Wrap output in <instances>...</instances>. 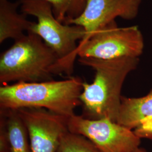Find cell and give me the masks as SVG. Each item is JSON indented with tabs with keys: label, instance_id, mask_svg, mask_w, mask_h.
Returning <instances> with one entry per match:
<instances>
[{
	"label": "cell",
	"instance_id": "obj_4",
	"mask_svg": "<svg viewBox=\"0 0 152 152\" xmlns=\"http://www.w3.org/2000/svg\"><path fill=\"white\" fill-rule=\"evenodd\" d=\"M23 13L37 19L30 32L37 34L55 53L63 73L71 76L78 56V45L86 36L84 28L64 24L55 17L52 7L44 0H19Z\"/></svg>",
	"mask_w": 152,
	"mask_h": 152
},
{
	"label": "cell",
	"instance_id": "obj_13",
	"mask_svg": "<svg viewBox=\"0 0 152 152\" xmlns=\"http://www.w3.org/2000/svg\"><path fill=\"white\" fill-rule=\"evenodd\" d=\"M56 152H101L84 136L67 131L61 136Z\"/></svg>",
	"mask_w": 152,
	"mask_h": 152
},
{
	"label": "cell",
	"instance_id": "obj_6",
	"mask_svg": "<svg viewBox=\"0 0 152 152\" xmlns=\"http://www.w3.org/2000/svg\"><path fill=\"white\" fill-rule=\"evenodd\" d=\"M68 129L87 138L101 152H133L141 143L134 131L109 118L91 120L74 114L68 118Z\"/></svg>",
	"mask_w": 152,
	"mask_h": 152
},
{
	"label": "cell",
	"instance_id": "obj_10",
	"mask_svg": "<svg viewBox=\"0 0 152 152\" xmlns=\"http://www.w3.org/2000/svg\"><path fill=\"white\" fill-rule=\"evenodd\" d=\"M152 120V90L141 98L122 96L116 122L130 129Z\"/></svg>",
	"mask_w": 152,
	"mask_h": 152
},
{
	"label": "cell",
	"instance_id": "obj_2",
	"mask_svg": "<svg viewBox=\"0 0 152 152\" xmlns=\"http://www.w3.org/2000/svg\"><path fill=\"white\" fill-rule=\"evenodd\" d=\"M83 81L79 77L60 81L17 82L0 87V109H46L69 118L81 105Z\"/></svg>",
	"mask_w": 152,
	"mask_h": 152
},
{
	"label": "cell",
	"instance_id": "obj_7",
	"mask_svg": "<svg viewBox=\"0 0 152 152\" xmlns=\"http://www.w3.org/2000/svg\"><path fill=\"white\" fill-rule=\"evenodd\" d=\"M16 110L27 127L32 152H56L61 136L68 131V118L45 109Z\"/></svg>",
	"mask_w": 152,
	"mask_h": 152
},
{
	"label": "cell",
	"instance_id": "obj_11",
	"mask_svg": "<svg viewBox=\"0 0 152 152\" xmlns=\"http://www.w3.org/2000/svg\"><path fill=\"white\" fill-rule=\"evenodd\" d=\"M0 110L5 121L10 152H32L27 127L18 110Z\"/></svg>",
	"mask_w": 152,
	"mask_h": 152
},
{
	"label": "cell",
	"instance_id": "obj_16",
	"mask_svg": "<svg viewBox=\"0 0 152 152\" xmlns=\"http://www.w3.org/2000/svg\"><path fill=\"white\" fill-rule=\"evenodd\" d=\"M133 152H148L147 151L144 149V148H140L139 147L138 148H137L136 149H135L134 151Z\"/></svg>",
	"mask_w": 152,
	"mask_h": 152
},
{
	"label": "cell",
	"instance_id": "obj_5",
	"mask_svg": "<svg viewBox=\"0 0 152 152\" xmlns=\"http://www.w3.org/2000/svg\"><path fill=\"white\" fill-rule=\"evenodd\" d=\"M144 47L143 36L137 26L120 28L114 20L80 41L78 56L103 60L139 58Z\"/></svg>",
	"mask_w": 152,
	"mask_h": 152
},
{
	"label": "cell",
	"instance_id": "obj_3",
	"mask_svg": "<svg viewBox=\"0 0 152 152\" xmlns=\"http://www.w3.org/2000/svg\"><path fill=\"white\" fill-rule=\"evenodd\" d=\"M58 56L37 34L27 33L15 40L0 57V83L53 80L61 75Z\"/></svg>",
	"mask_w": 152,
	"mask_h": 152
},
{
	"label": "cell",
	"instance_id": "obj_1",
	"mask_svg": "<svg viewBox=\"0 0 152 152\" xmlns=\"http://www.w3.org/2000/svg\"><path fill=\"white\" fill-rule=\"evenodd\" d=\"M78 61L95 71L92 83H83L80 96L82 116L91 120L109 118L116 122L122 86L128 75L137 68L139 58L109 60L79 58Z\"/></svg>",
	"mask_w": 152,
	"mask_h": 152
},
{
	"label": "cell",
	"instance_id": "obj_8",
	"mask_svg": "<svg viewBox=\"0 0 152 152\" xmlns=\"http://www.w3.org/2000/svg\"><path fill=\"white\" fill-rule=\"evenodd\" d=\"M142 0H88L81 15L68 25L83 28L86 40L94 33L115 20L117 18L132 20L137 16Z\"/></svg>",
	"mask_w": 152,
	"mask_h": 152
},
{
	"label": "cell",
	"instance_id": "obj_9",
	"mask_svg": "<svg viewBox=\"0 0 152 152\" xmlns=\"http://www.w3.org/2000/svg\"><path fill=\"white\" fill-rule=\"evenodd\" d=\"M20 1L0 0V44L8 39L14 41L30 32L34 22L28 20L27 15L18 11Z\"/></svg>",
	"mask_w": 152,
	"mask_h": 152
},
{
	"label": "cell",
	"instance_id": "obj_14",
	"mask_svg": "<svg viewBox=\"0 0 152 152\" xmlns=\"http://www.w3.org/2000/svg\"><path fill=\"white\" fill-rule=\"evenodd\" d=\"M0 152H10L9 141L5 121L1 115L0 121Z\"/></svg>",
	"mask_w": 152,
	"mask_h": 152
},
{
	"label": "cell",
	"instance_id": "obj_15",
	"mask_svg": "<svg viewBox=\"0 0 152 152\" xmlns=\"http://www.w3.org/2000/svg\"><path fill=\"white\" fill-rule=\"evenodd\" d=\"M134 131L140 139H148L152 140V120L137 127Z\"/></svg>",
	"mask_w": 152,
	"mask_h": 152
},
{
	"label": "cell",
	"instance_id": "obj_12",
	"mask_svg": "<svg viewBox=\"0 0 152 152\" xmlns=\"http://www.w3.org/2000/svg\"><path fill=\"white\" fill-rule=\"evenodd\" d=\"M52 7L55 17L59 22L69 23L81 15L88 0H44Z\"/></svg>",
	"mask_w": 152,
	"mask_h": 152
}]
</instances>
